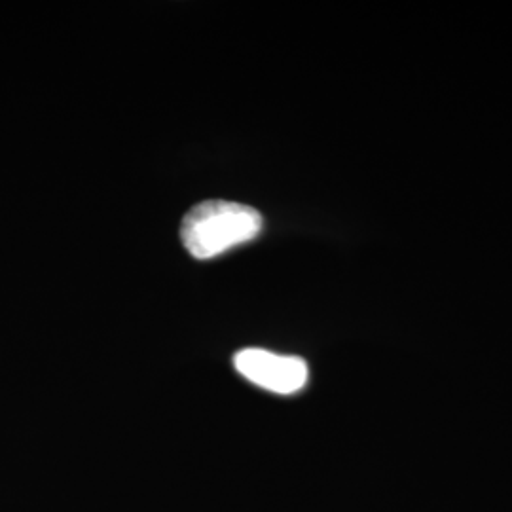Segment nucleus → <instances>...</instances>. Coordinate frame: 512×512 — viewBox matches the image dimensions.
<instances>
[{"label":"nucleus","instance_id":"f03ea898","mask_svg":"<svg viewBox=\"0 0 512 512\" xmlns=\"http://www.w3.org/2000/svg\"><path fill=\"white\" fill-rule=\"evenodd\" d=\"M234 366L245 380L277 395L302 391L310 378V368L304 359L268 349H241L234 357Z\"/></svg>","mask_w":512,"mask_h":512},{"label":"nucleus","instance_id":"f257e3e1","mask_svg":"<svg viewBox=\"0 0 512 512\" xmlns=\"http://www.w3.org/2000/svg\"><path fill=\"white\" fill-rule=\"evenodd\" d=\"M264 226L262 215L243 203L211 200L184 215L181 239L198 260H209L255 239Z\"/></svg>","mask_w":512,"mask_h":512}]
</instances>
